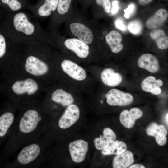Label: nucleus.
Masks as SVG:
<instances>
[{"label": "nucleus", "mask_w": 168, "mask_h": 168, "mask_svg": "<svg viewBox=\"0 0 168 168\" xmlns=\"http://www.w3.org/2000/svg\"><path fill=\"white\" fill-rule=\"evenodd\" d=\"M60 66L65 73L75 80L82 81L86 77L85 69L71 60L64 59L61 60Z\"/></svg>", "instance_id": "f8f14e48"}, {"label": "nucleus", "mask_w": 168, "mask_h": 168, "mask_svg": "<svg viewBox=\"0 0 168 168\" xmlns=\"http://www.w3.org/2000/svg\"><path fill=\"white\" fill-rule=\"evenodd\" d=\"M147 134L150 136L154 137L160 134H167V131L165 126L162 125H158L156 123H153L148 127L146 130Z\"/></svg>", "instance_id": "393cba45"}, {"label": "nucleus", "mask_w": 168, "mask_h": 168, "mask_svg": "<svg viewBox=\"0 0 168 168\" xmlns=\"http://www.w3.org/2000/svg\"><path fill=\"white\" fill-rule=\"evenodd\" d=\"M31 5L26 0H0V6L7 12H17L29 9Z\"/></svg>", "instance_id": "aec40b11"}, {"label": "nucleus", "mask_w": 168, "mask_h": 168, "mask_svg": "<svg viewBox=\"0 0 168 168\" xmlns=\"http://www.w3.org/2000/svg\"><path fill=\"white\" fill-rule=\"evenodd\" d=\"M168 17L167 11L163 8L158 9L147 21L146 26L149 28L154 29L161 26Z\"/></svg>", "instance_id": "412c9836"}, {"label": "nucleus", "mask_w": 168, "mask_h": 168, "mask_svg": "<svg viewBox=\"0 0 168 168\" xmlns=\"http://www.w3.org/2000/svg\"><path fill=\"white\" fill-rule=\"evenodd\" d=\"M102 137L105 139L109 144H111L116 139V135L114 132L110 128H105L103 131Z\"/></svg>", "instance_id": "c85d7f7f"}, {"label": "nucleus", "mask_w": 168, "mask_h": 168, "mask_svg": "<svg viewBox=\"0 0 168 168\" xmlns=\"http://www.w3.org/2000/svg\"><path fill=\"white\" fill-rule=\"evenodd\" d=\"M0 83V93L5 95L18 109L41 100L46 84L34 77L14 72L2 78Z\"/></svg>", "instance_id": "7ed1b4c3"}, {"label": "nucleus", "mask_w": 168, "mask_h": 168, "mask_svg": "<svg viewBox=\"0 0 168 168\" xmlns=\"http://www.w3.org/2000/svg\"><path fill=\"white\" fill-rule=\"evenodd\" d=\"M58 0H40L29 9L36 17L44 18L51 16L55 11Z\"/></svg>", "instance_id": "9b49d317"}, {"label": "nucleus", "mask_w": 168, "mask_h": 168, "mask_svg": "<svg viewBox=\"0 0 168 168\" xmlns=\"http://www.w3.org/2000/svg\"><path fill=\"white\" fill-rule=\"evenodd\" d=\"M168 113H167V114H166V122L167 123V124H168Z\"/></svg>", "instance_id": "ea45409f"}, {"label": "nucleus", "mask_w": 168, "mask_h": 168, "mask_svg": "<svg viewBox=\"0 0 168 168\" xmlns=\"http://www.w3.org/2000/svg\"><path fill=\"white\" fill-rule=\"evenodd\" d=\"M101 103H103V101H102H102H101Z\"/></svg>", "instance_id": "a19ab883"}, {"label": "nucleus", "mask_w": 168, "mask_h": 168, "mask_svg": "<svg viewBox=\"0 0 168 168\" xmlns=\"http://www.w3.org/2000/svg\"><path fill=\"white\" fill-rule=\"evenodd\" d=\"M42 102L19 107L10 133L0 151V166L8 161L25 144L42 134L45 130V114Z\"/></svg>", "instance_id": "f257e3e1"}, {"label": "nucleus", "mask_w": 168, "mask_h": 168, "mask_svg": "<svg viewBox=\"0 0 168 168\" xmlns=\"http://www.w3.org/2000/svg\"><path fill=\"white\" fill-rule=\"evenodd\" d=\"M68 148L71 158L75 163H80L85 160L88 149V144L82 139H78L71 142Z\"/></svg>", "instance_id": "2eb2a0df"}, {"label": "nucleus", "mask_w": 168, "mask_h": 168, "mask_svg": "<svg viewBox=\"0 0 168 168\" xmlns=\"http://www.w3.org/2000/svg\"><path fill=\"white\" fill-rule=\"evenodd\" d=\"M129 111L135 120L140 118L143 114L142 111L137 108H132Z\"/></svg>", "instance_id": "2f4dec72"}, {"label": "nucleus", "mask_w": 168, "mask_h": 168, "mask_svg": "<svg viewBox=\"0 0 168 168\" xmlns=\"http://www.w3.org/2000/svg\"><path fill=\"white\" fill-rule=\"evenodd\" d=\"M150 35L155 41L159 49L164 50L168 48V37L163 30L160 29L153 30L150 32Z\"/></svg>", "instance_id": "5701e85b"}, {"label": "nucleus", "mask_w": 168, "mask_h": 168, "mask_svg": "<svg viewBox=\"0 0 168 168\" xmlns=\"http://www.w3.org/2000/svg\"><path fill=\"white\" fill-rule=\"evenodd\" d=\"M134 161L133 153L129 151L126 150L114 158L113 162V168H127Z\"/></svg>", "instance_id": "4be33fe9"}, {"label": "nucleus", "mask_w": 168, "mask_h": 168, "mask_svg": "<svg viewBox=\"0 0 168 168\" xmlns=\"http://www.w3.org/2000/svg\"><path fill=\"white\" fill-rule=\"evenodd\" d=\"M102 35L105 37V42L112 52L117 53L122 50V37L118 32L112 30L108 32L105 30L102 32Z\"/></svg>", "instance_id": "f3484780"}, {"label": "nucleus", "mask_w": 168, "mask_h": 168, "mask_svg": "<svg viewBox=\"0 0 168 168\" xmlns=\"http://www.w3.org/2000/svg\"><path fill=\"white\" fill-rule=\"evenodd\" d=\"M128 28L129 31L131 33L135 35H138L142 32V26L140 21L134 20L129 23Z\"/></svg>", "instance_id": "cd10ccee"}, {"label": "nucleus", "mask_w": 168, "mask_h": 168, "mask_svg": "<svg viewBox=\"0 0 168 168\" xmlns=\"http://www.w3.org/2000/svg\"><path fill=\"white\" fill-rule=\"evenodd\" d=\"M48 98H49L51 102L63 107L68 106L72 104L74 101L70 93L61 88H57L53 90Z\"/></svg>", "instance_id": "dca6fc26"}, {"label": "nucleus", "mask_w": 168, "mask_h": 168, "mask_svg": "<svg viewBox=\"0 0 168 168\" xmlns=\"http://www.w3.org/2000/svg\"><path fill=\"white\" fill-rule=\"evenodd\" d=\"M80 114V110L77 105L72 104L67 106L64 113L58 120V127L61 129L70 128L78 120Z\"/></svg>", "instance_id": "4468645a"}, {"label": "nucleus", "mask_w": 168, "mask_h": 168, "mask_svg": "<svg viewBox=\"0 0 168 168\" xmlns=\"http://www.w3.org/2000/svg\"><path fill=\"white\" fill-rule=\"evenodd\" d=\"M17 110V108L8 99L0 108V149L12 129Z\"/></svg>", "instance_id": "1a4fd4ad"}, {"label": "nucleus", "mask_w": 168, "mask_h": 168, "mask_svg": "<svg viewBox=\"0 0 168 168\" xmlns=\"http://www.w3.org/2000/svg\"><path fill=\"white\" fill-rule=\"evenodd\" d=\"M115 24L116 27L118 29L123 31L126 30V27L125 26L121 19H117L115 21Z\"/></svg>", "instance_id": "f704fd0d"}, {"label": "nucleus", "mask_w": 168, "mask_h": 168, "mask_svg": "<svg viewBox=\"0 0 168 168\" xmlns=\"http://www.w3.org/2000/svg\"><path fill=\"white\" fill-rule=\"evenodd\" d=\"M141 87L144 91L151 93L154 89L159 86L157 85L155 77L153 76H149L142 81Z\"/></svg>", "instance_id": "a878e982"}, {"label": "nucleus", "mask_w": 168, "mask_h": 168, "mask_svg": "<svg viewBox=\"0 0 168 168\" xmlns=\"http://www.w3.org/2000/svg\"><path fill=\"white\" fill-rule=\"evenodd\" d=\"M42 134L21 147L13 156L12 161L4 163L5 168H37L43 160L45 146Z\"/></svg>", "instance_id": "39448f33"}, {"label": "nucleus", "mask_w": 168, "mask_h": 168, "mask_svg": "<svg viewBox=\"0 0 168 168\" xmlns=\"http://www.w3.org/2000/svg\"><path fill=\"white\" fill-rule=\"evenodd\" d=\"M2 24H0V75L3 77L8 73L21 49Z\"/></svg>", "instance_id": "6e6552de"}, {"label": "nucleus", "mask_w": 168, "mask_h": 168, "mask_svg": "<svg viewBox=\"0 0 168 168\" xmlns=\"http://www.w3.org/2000/svg\"><path fill=\"white\" fill-rule=\"evenodd\" d=\"M64 23L67 34L78 39L91 48L97 39L94 21L86 19L82 14L72 11Z\"/></svg>", "instance_id": "423d86ee"}, {"label": "nucleus", "mask_w": 168, "mask_h": 168, "mask_svg": "<svg viewBox=\"0 0 168 168\" xmlns=\"http://www.w3.org/2000/svg\"><path fill=\"white\" fill-rule=\"evenodd\" d=\"M156 83L158 86L159 87L161 86L163 84L162 81L160 79H158L156 80Z\"/></svg>", "instance_id": "58836bf2"}, {"label": "nucleus", "mask_w": 168, "mask_h": 168, "mask_svg": "<svg viewBox=\"0 0 168 168\" xmlns=\"http://www.w3.org/2000/svg\"><path fill=\"white\" fill-rule=\"evenodd\" d=\"M95 2L96 5L100 6L106 13H110L111 8L110 0H95Z\"/></svg>", "instance_id": "7c9ffc66"}, {"label": "nucleus", "mask_w": 168, "mask_h": 168, "mask_svg": "<svg viewBox=\"0 0 168 168\" xmlns=\"http://www.w3.org/2000/svg\"><path fill=\"white\" fill-rule=\"evenodd\" d=\"M157 144L160 146H162L165 145L167 141L166 136L162 134L156 135L154 136Z\"/></svg>", "instance_id": "473e14b6"}, {"label": "nucleus", "mask_w": 168, "mask_h": 168, "mask_svg": "<svg viewBox=\"0 0 168 168\" xmlns=\"http://www.w3.org/2000/svg\"><path fill=\"white\" fill-rule=\"evenodd\" d=\"M119 7L117 1H114L112 3V7L111 8V11L112 15H115L118 12Z\"/></svg>", "instance_id": "c9c22d12"}, {"label": "nucleus", "mask_w": 168, "mask_h": 168, "mask_svg": "<svg viewBox=\"0 0 168 168\" xmlns=\"http://www.w3.org/2000/svg\"><path fill=\"white\" fill-rule=\"evenodd\" d=\"M51 47L47 40L21 45L8 74L14 72L21 73L47 84L52 72L51 66L54 63Z\"/></svg>", "instance_id": "f03ea898"}, {"label": "nucleus", "mask_w": 168, "mask_h": 168, "mask_svg": "<svg viewBox=\"0 0 168 168\" xmlns=\"http://www.w3.org/2000/svg\"><path fill=\"white\" fill-rule=\"evenodd\" d=\"M1 78V75H0V79Z\"/></svg>", "instance_id": "79ce46f5"}, {"label": "nucleus", "mask_w": 168, "mask_h": 168, "mask_svg": "<svg viewBox=\"0 0 168 168\" xmlns=\"http://www.w3.org/2000/svg\"><path fill=\"white\" fill-rule=\"evenodd\" d=\"M119 119L122 124L128 128L133 126L136 120L127 110H125L121 112Z\"/></svg>", "instance_id": "bb28decb"}, {"label": "nucleus", "mask_w": 168, "mask_h": 168, "mask_svg": "<svg viewBox=\"0 0 168 168\" xmlns=\"http://www.w3.org/2000/svg\"><path fill=\"white\" fill-rule=\"evenodd\" d=\"M106 102L111 106H124L131 104L133 98L130 93H125L118 89H112L105 95Z\"/></svg>", "instance_id": "ddd939ff"}, {"label": "nucleus", "mask_w": 168, "mask_h": 168, "mask_svg": "<svg viewBox=\"0 0 168 168\" xmlns=\"http://www.w3.org/2000/svg\"><path fill=\"white\" fill-rule=\"evenodd\" d=\"M2 24L17 45L47 40L46 31L42 28L36 17L25 11L7 12Z\"/></svg>", "instance_id": "20e7f679"}, {"label": "nucleus", "mask_w": 168, "mask_h": 168, "mask_svg": "<svg viewBox=\"0 0 168 168\" xmlns=\"http://www.w3.org/2000/svg\"><path fill=\"white\" fill-rule=\"evenodd\" d=\"M135 6L133 4H131L128 5L127 8L124 10V16L127 18H129L134 9Z\"/></svg>", "instance_id": "72a5a7b5"}, {"label": "nucleus", "mask_w": 168, "mask_h": 168, "mask_svg": "<svg viewBox=\"0 0 168 168\" xmlns=\"http://www.w3.org/2000/svg\"><path fill=\"white\" fill-rule=\"evenodd\" d=\"M72 0H58L57 6L51 17L47 30L58 31L59 26L64 22L72 11Z\"/></svg>", "instance_id": "9d476101"}, {"label": "nucleus", "mask_w": 168, "mask_h": 168, "mask_svg": "<svg viewBox=\"0 0 168 168\" xmlns=\"http://www.w3.org/2000/svg\"><path fill=\"white\" fill-rule=\"evenodd\" d=\"M129 168H144V166L141 164H135L130 166Z\"/></svg>", "instance_id": "4c0bfd02"}, {"label": "nucleus", "mask_w": 168, "mask_h": 168, "mask_svg": "<svg viewBox=\"0 0 168 168\" xmlns=\"http://www.w3.org/2000/svg\"><path fill=\"white\" fill-rule=\"evenodd\" d=\"M152 0H138L139 3L142 5H145L149 4Z\"/></svg>", "instance_id": "e433bc0d"}, {"label": "nucleus", "mask_w": 168, "mask_h": 168, "mask_svg": "<svg viewBox=\"0 0 168 168\" xmlns=\"http://www.w3.org/2000/svg\"><path fill=\"white\" fill-rule=\"evenodd\" d=\"M47 40L52 47L67 50L77 58L86 59L89 57L91 48L78 39L67 37L59 34L58 31L46 30Z\"/></svg>", "instance_id": "0eeeda50"}, {"label": "nucleus", "mask_w": 168, "mask_h": 168, "mask_svg": "<svg viewBox=\"0 0 168 168\" xmlns=\"http://www.w3.org/2000/svg\"><path fill=\"white\" fill-rule=\"evenodd\" d=\"M94 143L96 148L100 150L106 148L110 145L109 143L102 137L95 138L94 140Z\"/></svg>", "instance_id": "c756f323"}, {"label": "nucleus", "mask_w": 168, "mask_h": 168, "mask_svg": "<svg viewBox=\"0 0 168 168\" xmlns=\"http://www.w3.org/2000/svg\"><path fill=\"white\" fill-rule=\"evenodd\" d=\"M100 77L104 84L110 87L118 85L122 81L121 75L116 72L111 68H107L104 69L101 73Z\"/></svg>", "instance_id": "6ab92c4d"}, {"label": "nucleus", "mask_w": 168, "mask_h": 168, "mask_svg": "<svg viewBox=\"0 0 168 168\" xmlns=\"http://www.w3.org/2000/svg\"><path fill=\"white\" fill-rule=\"evenodd\" d=\"M138 64L140 68L152 73L156 72L159 70L157 58L150 54L146 53L141 55L138 59Z\"/></svg>", "instance_id": "a211bd4d"}, {"label": "nucleus", "mask_w": 168, "mask_h": 168, "mask_svg": "<svg viewBox=\"0 0 168 168\" xmlns=\"http://www.w3.org/2000/svg\"><path fill=\"white\" fill-rule=\"evenodd\" d=\"M126 149L127 146L124 142L116 140L113 142L108 147L103 149L101 153L104 155H119L125 151Z\"/></svg>", "instance_id": "b1692460"}]
</instances>
